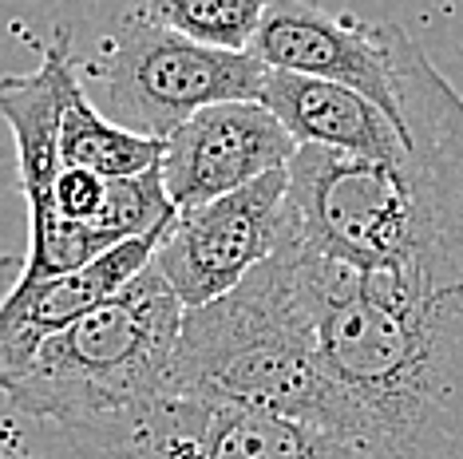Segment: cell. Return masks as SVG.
<instances>
[{
	"label": "cell",
	"instance_id": "cell-1",
	"mask_svg": "<svg viewBox=\"0 0 463 459\" xmlns=\"http://www.w3.org/2000/svg\"><path fill=\"white\" fill-rule=\"evenodd\" d=\"M404 151L361 159L298 147L281 242L416 286L463 281V96L404 28L388 24Z\"/></svg>",
	"mask_w": 463,
	"mask_h": 459
},
{
	"label": "cell",
	"instance_id": "cell-2",
	"mask_svg": "<svg viewBox=\"0 0 463 459\" xmlns=\"http://www.w3.org/2000/svg\"><path fill=\"white\" fill-rule=\"evenodd\" d=\"M289 249L317 337V432L353 459H463V281L416 286Z\"/></svg>",
	"mask_w": 463,
	"mask_h": 459
},
{
	"label": "cell",
	"instance_id": "cell-3",
	"mask_svg": "<svg viewBox=\"0 0 463 459\" xmlns=\"http://www.w3.org/2000/svg\"><path fill=\"white\" fill-rule=\"evenodd\" d=\"M171 396L250 404L317 427V337L305 274L289 246H278L226 297L186 309Z\"/></svg>",
	"mask_w": 463,
	"mask_h": 459
},
{
	"label": "cell",
	"instance_id": "cell-4",
	"mask_svg": "<svg viewBox=\"0 0 463 459\" xmlns=\"http://www.w3.org/2000/svg\"><path fill=\"white\" fill-rule=\"evenodd\" d=\"M186 305L155 262L135 281L40 344L8 389V404L64 427L103 420L171 396Z\"/></svg>",
	"mask_w": 463,
	"mask_h": 459
},
{
	"label": "cell",
	"instance_id": "cell-5",
	"mask_svg": "<svg viewBox=\"0 0 463 459\" xmlns=\"http://www.w3.org/2000/svg\"><path fill=\"white\" fill-rule=\"evenodd\" d=\"M64 440L80 459H353L313 424L198 396H159L64 427Z\"/></svg>",
	"mask_w": 463,
	"mask_h": 459
},
{
	"label": "cell",
	"instance_id": "cell-6",
	"mask_svg": "<svg viewBox=\"0 0 463 459\" xmlns=\"http://www.w3.org/2000/svg\"><path fill=\"white\" fill-rule=\"evenodd\" d=\"M115 123L166 139L194 111L226 99H261L266 64L254 52H226L178 36L143 13L123 16L108 56L88 68Z\"/></svg>",
	"mask_w": 463,
	"mask_h": 459
},
{
	"label": "cell",
	"instance_id": "cell-7",
	"mask_svg": "<svg viewBox=\"0 0 463 459\" xmlns=\"http://www.w3.org/2000/svg\"><path fill=\"white\" fill-rule=\"evenodd\" d=\"M289 166L269 171L234 194L178 211L155 249V269L186 309L210 305L269 262L286 230Z\"/></svg>",
	"mask_w": 463,
	"mask_h": 459
},
{
	"label": "cell",
	"instance_id": "cell-8",
	"mask_svg": "<svg viewBox=\"0 0 463 459\" xmlns=\"http://www.w3.org/2000/svg\"><path fill=\"white\" fill-rule=\"evenodd\" d=\"M298 139L261 99H226L194 111L166 135L163 179L178 211L234 194L269 171H286Z\"/></svg>",
	"mask_w": 463,
	"mask_h": 459
},
{
	"label": "cell",
	"instance_id": "cell-9",
	"mask_svg": "<svg viewBox=\"0 0 463 459\" xmlns=\"http://www.w3.org/2000/svg\"><path fill=\"white\" fill-rule=\"evenodd\" d=\"M250 52L266 68L333 80L364 91L400 123L384 20L333 16L313 0H269Z\"/></svg>",
	"mask_w": 463,
	"mask_h": 459
},
{
	"label": "cell",
	"instance_id": "cell-10",
	"mask_svg": "<svg viewBox=\"0 0 463 459\" xmlns=\"http://www.w3.org/2000/svg\"><path fill=\"white\" fill-rule=\"evenodd\" d=\"M166 234V230H163ZM163 234L131 238V242L108 249L91 266L71 269L44 281H20L0 297V392H8L16 377L36 361L40 344L80 321L83 313L103 305L119 294L128 281H135L155 262Z\"/></svg>",
	"mask_w": 463,
	"mask_h": 459
},
{
	"label": "cell",
	"instance_id": "cell-11",
	"mask_svg": "<svg viewBox=\"0 0 463 459\" xmlns=\"http://www.w3.org/2000/svg\"><path fill=\"white\" fill-rule=\"evenodd\" d=\"M261 103L278 115L298 147H329L361 159H396L404 151V131L376 99L333 80L266 71Z\"/></svg>",
	"mask_w": 463,
	"mask_h": 459
},
{
	"label": "cell",
	"instance_id": "cell-12",
	"mask_svg": "<svg viewBox=\"0 0 463 459\" xmlns=\"http://www.w3.org/2000/svg\"><path fill=\"white\" fill-rule=\"evenodd\" d=\"M76 64L68 56V44H52L44 64L28 76H0V115L13 127L20 186L28 198V218L56 214L52 191L64 171L60 159V123H64V96Z\"/></svg>",
	"mask_w": 463,
	"mask_h": 459
},
{
	"label": "cell",
	"instance_id": "cell-13",
	"mask_svg": "<svg viewBox=\"0 0 463 459\" xmlns=\"http://www.w3.org/2000/svg\"><path fill=\"white\" fill-rule=\"evenodd\" d=\"M166 139L139 135L123 123L108 119L96 103H88L80 68L68 80L64 96V123H60V159L64 166H83L103 179H131L163 163Z\"/></svg>",
	"mask_w": 463,
	"mask_h": 459
},
{
	"label": "cell",
	"instance_id": "cell-14",
	"mask_svg": "<svg viewBox=\"0 0 463 459\" xmlns=\"http://www.w3.org/2000/svg\"><path fill=\"white\" fill-rule=\"evenodd\" d=\"M269 0H135V13L198 44L250 52Z\"/></svg>",
	"mask_w": 463,
	"mask_h": 459
},
{
	"label": "cell",
	"instance_id": "cell-15",
	"mask_svg": "<svg viewBox=\"0 0 463 459\" xmlns=\"http://www.w3.org/2000/svg\"><path fill=\"white\" fill-rule=\"evenodd\" d=\"M175 218H178V206L166 194L163 163H159L143 174H131V179H108V194H103L99 211L88 226L119 246V242H131V238L163 234V230H171Z\"/></svg>",
	"mask_w": 463,
	"mask_h": 459
},
{
	"label": "cell",
	"instance_id": "cell-16",
	"mask_svg": "<svg viewBox=\"0 0 463 459\" xmlns=\"http://www.w3.org/2000/svg\"><path fill=\"white\" fill-rule=\"evenodd\" d=\"M108 194V179L96 171H83V166H64L56 179V191H52V206H56L60 218H71V222H91Z\"/></svg>",
	"mask_w": 463,
	"mask_h": 459
}]
</instances>
